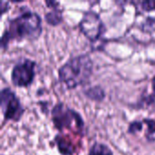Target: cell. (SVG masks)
<instances>
[{
  "instance_id": "5b68a950",
  "label": "cell",
  "mask_w": 155,
  "mask_h": 155,
  "mask_svg": "<svg viewBox=\"0 0 155 155\" xmlns=\"http://www.w3.org/2000/svg\"><path fill=\"white\" fill-rule=\"evenodd\" d=\"M78 25L81 33L92 43L100 40L106 32V27L100 15L93 10L84 13Z\"/></svg>"
},
{
  "instance_id": "9c48e42d",
  "label": "cell",
  "mask_w": 155,
  "mask_h": 155,
  "mask_svg": "<svg viewBox=\"0 0 155 155\" xmlns=\"http://www.w3.org/2000/svg\"><path fill=\"white\" fill-rule=\"evenodd\" d=\"M45 20L48 25L52 26L58 25L59 24L62 23V20H63L62 10L57 7V8H54L50 12H47L45 15Z\"/></svg>"
},
{
  "instance_id": "277c9868",
  "label": "cell",
  "mask_w": 155,
  "mask_h": 155,
  "mask_svg": "<svg viewBox=\"0 0 155 155\" xmlns=\"http://www.w3.org/2000/svg\"><path fill=\"white\" fill-rule=\"evenodd\" d=\"M0 107L4 117V123L8 121L19 122L25 114L23 107L16 94L8 86L0 91Z\"/></svg>"
},
{
  "instance_id": "3957f363",
  "label": "cell",
  "mask_w": 155,
  "mask_h": 155,
  "mask_svg": "<svg viewBox=\"0 0 155 155\" xmlns=\"http://www.w3.org/2000/svg\"><path fill=\"white\" fill-rule=\"evenodd\" d=\"M51 120L54 128L59 132H63L65 129L73 130L74 128L77 133L82 134L84 129V121L82 115L62 102H58L53 106Z\"/></svg>"
},
{
  "instance_id": "8992f818",
  "label": "cell",
  "mask_w": 155,
  "mask_h": 155,
  "mask_svg": "<svg viewBox=\"0 0 155 155\" xmlns=\"http://www.w3.org/2000/svg\"><path fill=\"white\" fill-rule=\"evenodd\" d=\"M36 62L29 58L19 60L12 68L10 78L14 86L25 88L32 84L35 77Z\"/></svg>"
},
{
  "instance_id": "ba28073f",
  "label": "cell",
  "mask_w": 155,
  "mask_h": 155,
  "mask_svg": "<svg viewBox=\"0 0 155 155\" xmlns=\"http://www.w3.org/2000/svg\"><path fill=\"white\" fill-rule=\"evenodd\" d=\"M84 94L85 97H87L89 100L94 102H103L105 99L106 94L104 89L101 85H94L88 87L84 90Z\"/></svg>"
},
{
  "instance_id": "6da1fadb",
  "label": "cell",
  "mask_w": 155,
  "mask_h": 155,
  "mask_svg": "<svg viewBox=\"0 0 155 155\" xmlns=\"http://www.w3.org/2000/svg\"><path fill=\"white\" fill-rule=\"evenodd\" d=\"M22 12L8 19L7 28L1 36V48L5 51L11 41L36 40L43 32L42 18L36 13L29 10L27 6H23Z\"/></svg>"
},
{
  "instance_id": "7c38bea8",
  "label": "cell",
  "mask_w": 155,
  "mask_h": 155,
  "mask_svg": "<svg viewBox=\"0 0 155 155\" xmlns=\"http://www.w3.org/2000/svg\"><path fill=\"white\" fill-rule=\"evenodd\" d=\"M142 121L147 126L145 137L147 138V140H151L153 135L155 134V119H153V118H143Z\"/></svg>"
},
{
  "instance_id": "7a4b0ae2",
  "label": "cell",
  "mask_w": 155,
  "mask_h": 155,
  "mask_svg": "<svg viewBox=\"0 0 155 155\" xmlns=\"http://www.w3.org/2000/svg\"><path fill=\"white\" fill-rule=\"evenodd\" d=\"M57 72L60 83L69 90L75 89L89 83L94 72V62L88 54H78L70 57Z\"/></svg>"
},
{
  "instance_id": "e0dca14e",
  "label": "cell",
  "mask_w": 155,
  "mask_h": 155,
  "mask_svg": "<svg viewBox=\"0 0 155 155\" xmlns=\"http://www.w3.org/2000/svg\"><path fill=\"white\" fill-rule=\"evenodd\" d=\"M152 85H153V93L155 94V75L153 77V79H152Z\"/></svg>"
},
{
  "instance_id": "9a60e30c",
  "label": "cell",
  "mask_w": 155,
  "mask_h": 155,
  "mask_svg": "<svg viewBox=\"0 0 155 155\" xmlns=\"http://www.w3.org/2000/svg\"><path fill=\"white\" fill-rule=\"evenodd\" d=\"M9 9H10V3L5 2V1H1V3H0V14H1V15H3Z\"/></svg>"
},
{
  "instance_id": "5bb4252c",
  "label": "cell",
  "mask_w": 155,
  "mask_h": 155,
  "mask_svg": "<svg viewBox=\"0 0 155 155\" xmlns=\"http://www.w3.org/2000/svg\"><path fill=\"white\" fill-rule=\"evenodd\" d=\"M143 121H133L129 124L128 125V129H127V133L130 134H135L138 132H141L143 128Z\"/></svg>"
},
{
  "instance_id": "52a82bcc",
  "label": "cell",
  "mask_w": 155,
  "mask_h": 155,
  "mask_svg": "<svg viewBox=\"0 0 155 155\" xmlns=\"http://www.w3.org/2000/svg\"><path fill=\"white\" fill-rule=\"evenodd\" d=\"M58 152L62 155H74L75 153V148L74 144L64 137L61 135H56L54 139Z\"/></svg>"
},
{
  "instance_id": "2e32d148",
  "label": "cell",
  "mask_w": 155,
  "mask_h": 155,
  "mask_svg": "<svg viewBox=\"0 0 155 155\" xmlns=\"http://www.w3.org/2000/svg\"><path fill=\"white\" fill-rule=\"evenodd\" d=\"M45 5L48 6V7H50V8H52V9H54V8H57L58 6H59V3L58 2H56V1H45Z\"/></svg>"
},
{
  "instance_id": "30bf717a",
  "label": "cell",
  "mask_w": 155,
  "mask_h": 155,
  "mask_svg": "<svg viewBox=\"0 0 155 155\" xmlns=\"http://www.w3.org/2000/svg\"><path fill=\"white\" fill-rule=\"evenodd\" d=\"M88 155H114V153L105 143L96 142L89 149Z\"/></svg>"
},
{
  "instance_id": "8fae6325",
  "label": "cell",
  "mask_w": 155,
  "mask_h": 155,
  "mask_svg": "<svg viewBox=\"0 0 155 155\" xmlns=\"http://www.w3.org/2000/svg\"><path fill=\"white\" fill-rule=\"evenodd\" d=\"M132 5L135 6L136 9L140 10L141 12H151L155 11V0H145V1H136L131 2Z\"/></svg>"
},
{
  "instance_id": "4fadbf2b",
  "label": "cell",
  "mask_w": 155,
  "mask_h": 155,
  "mask_svg": "<svg viewBox=\"0 0 155 155\" xmlns=\"http://www.w3.org/2000/svg\"><path fill=\"white\" fill-rule=\"evenodd\" d=\"M141 28L143 32L153 33L155 32V17L148 16L141 25Z\"/></svg>"
}]
</instances>
